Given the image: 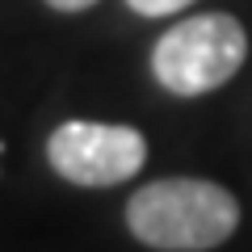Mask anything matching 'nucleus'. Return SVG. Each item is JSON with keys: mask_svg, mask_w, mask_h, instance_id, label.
Masks as SVG:
<instances>
[{"mask_svg": "<svg viewBox=\"0 0 252 252\" xmlns=\"http://www.w3.org/2000/svg\"><path fill=\"white\" fill-rule=\"evenodd\" d=\"M42 4H51L55 13H84V9H93L97 0H42Z\"/></svg>", "mask_w": 252, "mask_h": 252, "instance_id": "39448f33", "label": "nucleus"}, {"mask_svg": "<svg viewBox=\"0 0 252 252\" xmlns=\"http://www.w3.org/2000/svg\"><path fill=\"white\" fill-rule=\"evenodd\" d=\"M248 59V30L231 13H193L164 30L152 46V76L172 97H206L223 89Z\"/></svg>", "mask_w": 252, "mask_h": 252, "instance_id": "f03ea898", "label": "nucleus"}, {"mask_svg": "<svg viewBox=\"0 0 252 252\" xmlns=\"http://www.w3.org/2000/svg\"><path fill=\"white\" fill-rule=\"evenodd\" d=\"M126 227L139 244L156 252H206L235 235L240 202L215 181L164 177L130 193Z\"/></svg>", "mask_w": 252, "mask_h": 252, "instance_id": "f257e3e1", "label": "nucleus"}, {"mask_svg": "<svg viewBox=\"0 0 252 252\" xmlns=\"http://www.w3.org/2000/svg\"><path fill=\"white\" fill-rule=\"evenodd\" d=\"M126 4H130L139 17H172V13L189 9L193 0H126Z\"/></svg>", "mask_w": 252, "mask_h": 252, "instance_id": "20e7f679", "label": "nucleus"}, {"mask_svg": "<svg viewBox=\"0 0 252 252\" xmlns=\"http://www.w3.org/2000/svg\"><path fill=\"white\" fill-rule=\"evenodd\" d=\"M46 160L63 181L84 189H109L130 181L147 164V139L135 126L63 122L46 139Z\"/></svg>", "mask_w": 252, "mask_h": 252, "instance_id": "7ed1b4c3", "label": "nucleus"}]
</instances>
